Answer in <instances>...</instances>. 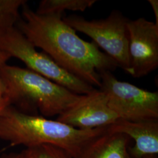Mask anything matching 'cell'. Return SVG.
I'll return each mask as SVG.
<instances>
[{"mask_svg":"<svg viewBox=\"0 0 158 158\" xmlns=\"http://www.w3.org/2000/svg\"><path fill=\"white\" fill-rule=\"evenodd\" d=\"M17 28L35 47L61 68L91 85L101 87L99 73L113 72L118 66L96 44L81 39L63 20V15H43L23 5Z\"/></svg>","mask_w":158,"mask_h":158,"instance_id":"1","label":"cell"},{"mask_svg":"<svg viewBox=\"0 0 158 158\" xmlns=\"http://www.w3.org/2000/svg\"><path fill=\"white\" fill-rule=\"evenodd\" d=\"M107 127L80 130L9 106L0 117V139L13 147L50 145L76 158L90 142L104 134Z\"/></svg>","mask_w":158,"mask_h":158,"instance_id":"2","label":"cell"},{"mask_svg":"<svg viewBox=\"0 0 158 158\" xmlns=\"http://www.w3.org/2000/svg\"><path fill=\"white\" fill-rule=\"evenodd\" d=\"M0 73L10 106L17 103L36 108L45 118L59 115L82 96L28 68L6 63L1 68Z\"/></svg>","mask_w":158,"mask_h":158,"instance_id":"3","label":"cell"},{"mask_svg":"<svg viewBox=\"0 0 158 158\" xmlns=\"http://www.w3.org/2000/svg\"><path fill=\"white\" fill-rule=\"evenodd\" d=\"M15 26L0 36V51L21 60L27 67L79 95L94 90L93 86L59 66L44 52H38Z\"/></svg>","mask_w":158,"mask_h":158,"instance_id":"4","label":"cell"},{"mask_svg":"<svg viewBox=\"0 0 158 158\" xmlns=\"http://www.w3.org/2000/svg\"><path fill=\"white\" fill-rule=\"evenodd\" d=\"M129 19L114 10L105 19L87 20L76 15L63 16V20L76 31L91 38L98 47L130 74L129 40L127 24Z\"/></svg>","mask_w":158,"mask_h":158,"instance_id":"5","label":"cell"},{"mask_svg":"<svg viewBox=\"0 0 158 158\" xmlns=\"http://www.w3.org/2000/svg\"><path fill=\"white\" fill-rule=\"evenodd\" d=\"M99 74L100 90L107 95L109 107L119 119L134 122L158 120V92L119 81L110 71Z\"/></svg>","mask_w":158,"mask_h":158,"instance_id":"6","label":"cell"},{"mask_svg":"<svg viewBox=\"0 0 158 158\" xmlns=\"http://www.w3.org/2000/svg\"><path fill=\"white\" fill-rule=\"evenodd\" d=\"M130 73L141 78L158 67V25L144 18L128 19Z\"/></svg>","mask_w":158,"mask_h":158,"instance_id":"7","label":"cell"},{"mask_svg":"<svg viewBox=\"0 0 158 158\" xmlns=\"http://www.w3.org/2000/svg\"><path fill=\"white\" fill-rule=\"evenodd\" d=\"M118 117L109 107L106 93L95 89L82 95L72 107L58 115L57 120L80 130L107 127Z\"/></svg>","mask_w":158,"mask_h":158,"instance_id":"8","label":"cell"},{"mask_svg":"<svg viewBox=\"0 0 158 158\" xmlns=\"http://www.w3.org/2000/svg\"><path fill=\"white\" fill-rule=\"evenodd\" d=\"M107 131L123 134L134 139V146L128 148L131 158H144L158 155V120L134 122L118 119L107 127Z\"/></svg>","mask_w":158,"mask_h":158,"instance_id":"9","label":"cell"},{"mask_svg":"<svg viewBox=\"0 0 158 158\" xmlns=\"http://www.w3.org/2000/svg\"><path fill=\"white\" fill-rule=\"evenodd\" d=\"M130 138L106 131L90 142L76 158H127Z\"/></svg>","mask_w":158,"mask_h":158,"instance_id":"10","label":"cell"},{"mask_svg":"<svg viewBox=\"0 0 158 158\" xmlns=\"http://www.w3.org/2000/svg\"><path fill=\"white\" fill-rule=\"evenodd\" d=\"M97 2V0H42L35 12L43 15H63L66 10L85 11Z\"/></svg>","mask_w":158,"mask_h":158,"instance_id":"11","label":"cell"},{"mask_svg":"<svg viewBox=\"0 0 158 158\" xmlns=\"http://www.w3.org/2000/svg\"><path fill=\"white\" fill-rule=\"evenodd\" d=\"M25 0H0V36L14 27Z\"/></svg>","mask_w":158,"mask_h":158,"instance_id":"12","label":"cell"},{"mask_svg":"<svg viewBox=\"0 0 158 158\" xmlns=\"http://www.w3.org/2000/svg\"><path fill=\"white\" fill-rule=\"evenodd\" d=\"M21 153L23 158H72L62 149L50 145L27 148Z\"/></svg>","mask_w":158,"mask_h":158,"instance_id":"13","label":"cell"},{"mask_svg":"<svg viewBox=\"0 0 158 158\" xmlns=\"http://www.w3.org/2000/svg\"><path fill=\"white\" fill-rule=\"evenodd\" d=\"M11 57L5 52L0 51V70L2 66L6 63V62L10 59ZM9 102L6 98L5 87L1 78L0 73V117L6 107L9 106Z\"/></svg>","mask_w":158,"mask_h":158,"instance_id":"14","label":"cell"},{"mask_svg":"<svg viewBox=\"0 0 158 158\" xmlns=\"http://www.w3.org/2000/svg\"><path fill=\"white\" fill-rule=\"evenodd\" d=\"M149 3L151 6L154 15L156 18L155 23L158 25V0H148Z\"/></svg>","mask_w":158,"mask_h":158,"instance_id":"15","label":"cell"},{"mask_svg":"<svg viewBox=\"0 0 158 158\" xmlns=\"http://www.w3.org/2000/svg\"><path fill=\"white\" fill-rule=\"evenodd\" d=\"M0 158H23V155H22L21 152L19 153H12L10 154L6 155Z\"/></svg>","mask_w":158,"mask_h":158,"instance_id":"16","label":"cell"},{"mask_svg":"<svg viewBox=\"0 0 158 158\" xmlns=\"http://www.w3.org/2000/svg\"><path fill=\"white\" fill-rule=\"evenodd\" d=\"M127 158H131V156H130V155L128 154H128H127ZM144 158H158V156H157V155H153V156H146V157H145Z\"/></svg>","mask_w":158,"mask_h":158,"instance_id":"17","label":"cell"}]
</instances>
